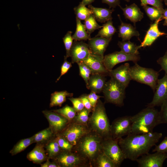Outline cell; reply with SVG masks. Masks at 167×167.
Listing matches in <instances>:
<instances>
[{
    "instance_id": "cell-1",
    "label": "cell",
    "mask_w": 167,
    "mask_h": 167,
    "mask_svg": "<svg viewBox=\"0 0 167 167\" xmlns=\"http://www.w3.org/2000/svg\"><path fill=\"white\" fill-rule=\"evenodd\" d=\"M162 133L152 132L145 134H131L118 141L125 159L136 161L140 156L148 153L150 149L157 143Z\"/></svg>"
},
{
    "instance_id": "cell-2",
    "label": "cell",
    "mask_w": 167,
    "mask_h": 167,
    "mask_svg": "<svg viewBox=\"0 0 167 167\" xmlns=\"http://www.w3.org/2000/svg\"><path fill=\"white\" fill-rule=\"evenodd\" d=\"M131 134L153 132L155 127L161 124L160 112L154 107H147L132 116Z\"/></svg>"
},
{
    "instance_id": "cell-3",
    "label": "cell",
    "mask_w": 167,
    "mask_h": 167,
    "mask_svg": "<svg viewBox=\"0 0 167 167\" xmlns=\"http://www.w3.org/2000/svg\"><path fill=\"white\" fill-rule=\"evenodd\" d=\"M103 139L100 135L91 131L80 139L72 151L86 158L91 167H93L96 158L102 151L101 143Z\"/></svg>"
},
{
    "instance_id": "cell-4",
    "label": "cell",
    "mask_w": 167,
    "mask_h": 167,
    "mask_svg": "<svg viewBox=\"0 0 167 167\" xmlns=\"http://www.w3.org/2000/svg\"><path fill=\"white\" fill-rule=\"evenodd\" d=\"M89 117L88 126L90 130L103 139L111 138L110 125L104 104L99 99Z\"/></svg>"
},
{
    "instance_id": "cell-5",
    "label": "cell",
    "mask_w": 167,
    "mask_h": 167,
    "mask_svg": "<svg viewBox=\"0 0 167 167\" xmlns=\"http://www.w3.org/2000/svg\"><path fill=\"white\" fill-rule=\"evenodd\" d=\"M126 88L111 78L106 82L102 91L105 103H112L120 107L123 106Z\"/></svg>"
},
{
    "instance_id": "cell-6",
    "label": "cell",
    "mask_w": 167,
    "mask_h": 167,
    "mask_svg": "<svg viewBox=\"0 0 167 167\" xmlns=\"http://www.w3.org/2000/svg\"><path fill=\"white\" fill-rule=\"evenodd\" d=\"M132 79L150 86L155 92L159 76V72L152 69L142 67L137 63L130 67Z\"/></svg>"
},
{
    "instance_id": "cell-7",
    "label": "cell",
    "mask_w": 167,
    "mask_h": 167,
    "mask_svg": "<svg viewBox=\"0 0 167 167\" xmlns=\"http://www.w3.org/2000/svg\"><path fill=\"white\" fill-rule=\"evenodd\" d=\"M52 160L60 167H91L87 160L73 151H62Z\"/></svg>"
},
{
    "instance_id": "cell-8",
    "label": "cell",
    "mask_w": 167,
    "mask_h": 167,
    "mask_svg": "<svg viewBox=\"0 0 167 167\" xmlns=\"http://www.w3.org/2000/svg\"><path fill=\"white\" fill-rule=\"evenodd\" d=\"M118 141L111 137L103 139L101 143L103 152L114 162L117 167L120 166L126 159Z\"/></svg>"
},
{
    "instance_id": "cell-9",
    "label": "cell",
    "mask_w": 167,
    "mask_h": 167,
    "mask_svg": "<svg viewBox=\"0 0 167 167\" xmlns=\"http://www.w3.org/2000/svg\"><path fill=\"white\" fill-rule=\"evenodd\" d=\"M132 124L131 116H125L116 118L110 125L112 137L119 140L123 136L130 134Z\"/></svg>"
},
{
    "instance_id": "cell-10",
    "label": "cell",
    "mask_w": 167,
    "mask_h": 167,
    "mask_svg": "<svg viewBox=\"0 0 167 167\" xmlns=\"http://www.w3.org/2000/svg\"><path fill=\"white\" fill-rule=\"evenodd\" d=\"M91 131L88 126L71 122L59 134L62 135L74 146L83 136Z\"/></svg>"
},
{
    "instance_id": "cell-11",
    "label": "cell",
    "mask_w": 167,
    "mask_h": 167,
    "mask_svg": "<svg viewBox=\"0 0 167 167\" xmlns=\"http://www.w3.org/2000/svg\"><path fill=\"white\" fill-rule=\"evenodd\" d=\"M140 59L139 55L128 54L120 51L105 55L104 57L103 62L105 68L109 72L118 64L129 61H132L135 63Z\"/></svg>"
},
{
    "instance_id": "cell-12",
    "label": "cell",
    "mask_w": 167,
    "mask_h": 167,
    "mask_svg": "<svg viewBox=\"0 0 167 167\" xmlns=\"http://www.w3.org/2000/svg\"><path fill=\"white\" fill-rule=\"evenodd\" d=\"M42 112L49 123V126L56 135L60 133L70 122L65 118L53 110H46Z\"/></svg>"
},
{
    "instance_id": "cell-13",
    "label": "cell",
    "mask_w": 167,
    "mask_h": 167,
    "mask_svg": "<svg viewBox=\"0 0 167 167\" xmlns=\"http://www.w3.org/2000/svg\"><path fill=\"white\" fill-rule=\"evenodd\" d=\"M167 159V153L156 152L144 155L136 161L140 167H162Z\"/></svg>"
},
{
    "instance_id": "cell-14",
    "label": "cell",
    "mask_w": 167,
    "mask_h": 167,
    "mask_svg": "<svg viewBox=\"0 0 167 167\" xmlns=\"http://www.w3.org/2000/svg\"><path fill=\"white\" fill-rule=\"evenodd\" d=\"M155 92L152 100L148 104L147 107L161 105L167 100V75L158 80Z\"/></svg>"
},
{
    "instance_id": "cell-15",
    "label": "cell",
    "mask_w": 167,
    "mask_h": 167,
    "mask_svg": "<svg viewBox=\"0 0 167 167\" xmlns=\"http://www.w3.org/2000/svg\"><path fill=\"white\" fill-rule=\"evenodd\" d=\"M91 53L88 44L83 41L74 40L70 52L71 63H77L84 61Z\"/></svg>"
},
{
    "instance_id": "cell-16",
    "label": "cell",
    "mask_w": 167,
    "mask_h": 167,
    "mask_svg": "<svg viewBox=\"0 0 167 167\" xmlns=\"http://www.w3.org/2000/svg\"><path fill=\"white\" fill-rule=\"evenodd\" d=\"M130 68L129 64L125 63L109 71V75L126 88L132 80Z\"/></svg>"
},
{
    "instance_id": "cell-17",
    "label": "cell",
    "mask_w": 167,
    "mask_h": 167,
    "mask_svg": "<svg viewBox=\"0 0 167 167\" xmlns=\"http://www.w3.org/2000/svg\"><path fill=\"white\" fill-rule=\"evenodd\" d=\"M104 57L91 53L88 58L81 61L91 70L92 74H100L109 75V72L105 68L103 62Z\"/></svg>"
},
{
    "instance_id": "cell-18",
    "label": "cell",
    "mask_w": 167,
    "mask_h": 167,
    "mask_svg": "<svg viewBox=\"0 0 167 167\" xmlns=\"http://www.w3.org/2000/svg\"><path fill=\"white\" fill-rule=\"evenodd\" d=\"M111 39L100 36L90 38L88 44L91 53L104 57V53Z\"/></svg>"
},
{
    "instance_id": "cell-19",
    "label": "cell",
    "mask_w": 167,
    "mask_h": 167,
    "mask_svg": "<svg viewBox=\"0 0 167 167\" xmlns=\"http://www.w3.org/2000/svg\"><path fill=\"white\" fill-rule=\"evenodd\" d=\"M160 19L150 24V27L147 32L143 42L139 45V49L151 46L156 39L160 36L167 35V34L160 31L158 28L159 22L162 20Z\"/></svg>"
},
{
    "instance_id": "cell-20",
    "label": "cell",
    "mask_w": 167,
    "mask_h": 167,
    "mask_svg": "<svg viewBox=\"0 0 167 167\" xmlns=\"http://www.w3.org/2000/svg\"><path fill=\"white\" fill-rule=\"evenodd\" d=\"M46 153L44 145L36 143L33 149L28 153L27 158L34 163L41 165L48 158Z\"/></svg>"
},
{
    "instance_id": "cell-21",
    "label": "cell",
    "mask_w": 167,
    "mask_h": 167,
    "mask_svg": "<svg viewBox=\"0 0 167 167\" xmlns=\"http://www.w3.org/2000/svg\"><path fill=\"white\" fill-rule=\"evenodd\" d=\"M119 6L122 11L125 18L133 23L135 26L136 22L140 21L143 17V13L135 3L129 6L126 5L124 8L120 5Z\"/></svg>"
},
{
    "instance_id": "cell-22",
    "label": "cell",
    "mask_w": 167,
    "mask_h": 167,
    "mask_svg": "<svg viewBox=\"0 0 167 167\" xmlns=\"http://www.w3.org/2000/svg\"><path fill=\"white\" fill-rule=\"evenodd\" d=\"M106 82L105 75L100 74H92L86 86L91 91L99 93L102 91Z\"/></svg>"
},
{
    "instance_id": "cell-23",
    "label": "cell",
    "mask_w": 167,
    "mask_h": 167,
    "mask_svg": "<svg viewBox=\"0 0 167 167\" xmlns=\"http://www.w3.org/2000/svg\"><path fill=\"white\" fill-rule=\"evenodd\" d=\"M118 15L121 22L118 26V36L122 38V41H129L134 36L139 37L140 34L135 28L130 24L123 22L120 15Z\"/></svg>"
},
{
    "instance_id": "cell-24",
    "label": "cell",
    "mask_w": 167,
    "mask_h": 167,
    "mask_svg": "<svg viewBox=\"0 0 167 167\" xmlns=\"http://www.w3.org/2000/svg\"><path fill=\"white\" fill-rule=\"evenodd\" d=\"M88 7L92 11V14L96 19L101 23H105L112 19V14L113 9L95 7L92 5H88Z\"/></svg>"
},
{
    "instance_id": "cell-25",
    "label": "cell",
    "mask_w": 167,
    "mask_h": 167,
    "mask_svg": "<svg viewBox=\"0 0 167 167\" xmlns=\"http://www.w3.org/2000/svg\"><path fill=\"white\" fill-rule=\"evenodd\" d=\"M56 136L51 128L49 126L33 135L34 143H41L45 145Z\"/></svg>"
},
{
    "instance_id": "cell-26",
    "label": "cell",
    "mask_w": 167,
    "mask_h": 167,
    "mask_svg": "<svg viewBox=\"0 0 167 167\" xmlns=\"http://www.w3.org/2000/svg\"><path fill=\"white\" fill-rule=\"evenodd\" d=\"M73 95V93L69 92L66 91L55 92L51 95L50 107L61 106L62 104L66 101L67 97H72Z\"/></svg>"
},
{
    "instance_id": "cell-27",
    "label": "cell",
    "mask_w": 167,
    "mask_h": 167,
    "mask_svg": "<svg viewBox=\"0 0 167 167\" xmlns=\"http://www.w3.org/2000/svg\"><path fill=\"white\" fill-rule=\"evenodd\" d=\"M76 29L75 31L72 36L74 40L83 41L89 40L91 38L90 35L87 32L85 25L83 24L81 20L76 18Z\"/></svg>"
},
{
    "instance_id": "cell-28",
    "label": "cell",
    "mask_w": 167,
    "mask_h": 167,
    "mask_svg": "<svg viewBox=\"0 0 167 167\" xmlns=\"http://www.w3.org/2000/svg\"><path fill=\"white\" fill-rule=\"evenodd\" d=\"M48 158L53 160L62 151L57 141L56 136L44 145Z\"/></svg>"
},
{
    "instance_id": "cell-29",
    "label": "cell",
    "mask_w": 167,
    "mask_h": 167,
    "mask_svg": "<svg viewBox=\"0 0 167 167\" xmlns=\"http://www.w3.org/2000/svg\"><path fill=\"white\" fill-rule=\"evenodd\" d=\"M33 135L30 137L21 139L18 141L10 151L12 156L15 155L26 149L31 144L34 143Z\"/></svg>"
},
{
    "instance_id": "cell-30",
    "label": "cell",
    "mask_w": 167,
    "mask_h": 167,
    "mask_svg": "<svg viewBox=\"0 0 167 167\" xmlns=\"http://www.w3.org/2000/svg\"><path fill=\"white\" fill-rule=\"evenodd\" d=\"M118 45L121 51L128 54L139 55V46L129 41H119Z\"/></svg>"
},
{
    "instance_id": "cell-31",
    "label": "cell",
    "mask_w": 167,
    "mask_h": 167,
    "mask_svg": "<svg viewBox=\"0 0 167 167\" xmlns=\"http://www.w3.org/2000/svg\"><path fill=\"white\" fill-rule=\"evenodd\" d=\"M116 31V29L113 25L112 19H110L103 25L102 27L95 36L112 38Z\"/></svg>"
},
{
    "instance_id": "cell-32",
    "label": "cell",
    "mask_w": 167,
    "mask_h": 167,
    "mask_svg": "<svg viewBox=\"0 0 167 167\" xmlns=\"http://www.w3.org/2000/svg\"><path fill=\"white\" fill-rule=\"evenodd\" d=\"M93 167H117V166L114 162L102 151L96 158L94 162Z\"/></svg>"
},
{
    "instance_id": "cell-33",
    "label": "cell",
    "mask_w": 167,
    "mask_h": 167,
    "mask_svg": "<svg viewBox=\"0 0 167 167\" xmlns=\"http://www.w3.org/2000/svg\"><path fill=\"white\" fill-rule=\"evenodd\" d=\"M53 110L65 118L70 122L73 120L77 113L73 107L67 105L61 109Z\"/></svg>"
},
{
    "instance_id": "cell-34",
    "label": "cell",
    "mask_w": 167,
    "mask_h": 167,
    "mask_svg": "<svg viewBox=\"0 0 167 167\" xmlns=\"http://www.w3.org/2000/svg\"><path fill=\"white\" fill-rule=\"evenodd\" d=\"M76 18L81 20H85L92 14L91 10L85 6L80 3L78 6L74 8Z\"/></svg>"
},
{
    "instance_id": "cell-35",
    "label": "cell",
    "mask_w": 167,
    "mask_h": 167,
    "mask_svg": "<svg viewBox=\"0 0 167 167\" xmlns=\"http://www.w3.org/2000/svg\"><path fill=\"white\" fill-rule=\"evenodd\" d=\"M90 113L89 111L84 108L81 111L77 113L75 117L72 122L79 124L88 126L90 117L89 115Z\"/></svg>"
},
{
    "instance_id": "cell-36",
    "label": "cell",
    "mask_w": 167,
    "mask_h": 167,
    "mask_svg": "<svg viewBox=\"0 0 167 167\" xmlns=\"http://www.w3.org/2000/svg\"><path fill=\"white\" fill-rule=\"evenodd\" d=\"M84 25L87 32L90 35L95 30L102 27V26L99 25L97 23L92 14L84 20Z\"/></svg>"
},
{
    "instance_id": "cell-37",
    "label": "cell",
    "mask_w": 167,
    "mask_h": 167,
    "mask_svg": "<svg viewBox=\"0 0 167 167\" xmlns=\"http://www.w3.org/2000/svg\"><path fill=\"white\" fill-rule=\"evenodd\" d=\"M143 8L151 20L156 21L160 19H162V11L157 8L154 7H150L147 5L143 6Z\"/></svg>"
},
{
    "instance_id": "cell-38",
    "label": "cell",
    "mask_w": 167,
    "mask_h": 167,
    "mask_svg": "<svg viewBox=\"0 0 167 167\" xmlns=\"http://www.w3.org/2000/svg\"><path fill=\"white\" fill-rule=\"evenodd\" d=\"M77 63L79 67L80 75L84 80L86 85L92 74V71L89 67L83 62H79Z\"/></svg>"
},
{
    "instance_id": "cell-39",
    "label": "cell",
    "mask_w": 167,
    "mask_h": 167,
    "mask_svg": "<svg viewBox=\"0 0 167 167\" xmlns=\"http://www.w3.org/2000/svg\"><path fill=\"white\" fill-rule=\"evenodd\" d=\"M56 138L62 151H72L74 146L60 134L56 135Z\"/></svg>"
},
{
    "instance_id": "cell-40",
    "label": "cell",
    "mask_w": 167,
    "mask_h": 167,
    "mask_svg": "<svg viewBox=\"0 0 167 167\" xmlns=\"http://www.w3.org/2000/svg\"><path fill=\"white\" fill-rule=\"evenodd\" d=\"M72 32L71 31H68L62 39L66 50L65 57L66 58L70 57V52L73 42Z\"/></svg>"
},
{
    "instance_id": "cell-41",
    "label": "cell",
    "mask_w": 167,
    "mask_h": 167,
    "mask_svg": "<svg viewBox=\"0 0 167 167\" xmlns=\"http://www.w3.org/2000/svg\"><path fill=\"white\" fill-rule=\"evenodd\" d=\"M163 0H140L141 6H143L148 4L155 7L162 12L164 9L162 4Z\"/></svg>"
},
{
    "instance_id": "cell-42",
    "label": "cell",
    "mask_w": 167,
    "mask_h": 167,
    "mask_svg": "<svg viewBox=\"0 0 167 167\" xmlns=\"http://www.w3.org/2000/svg\"><path fill=\"white\" fill-rule=\"evenodd\" d=\"M68 99L71 102L73 107L77 113L85 108L82 101L79 97L74 98L71 97H69Z\"/></svg>"
},
{
    "instance_id": "cell-43",
    "label": "cell",
    "mask_w": 167,
    "mask_h": 167,
    "mask_svg": "<svg viewBox=\"0 0 167 167\" xmlns=\"http://www.w3.org/2000/svg\"><path fill=\"white\" fill-rule=\"evenodd\" d=\"M160 112L161 123L167 124V100L161 105Z\"/></svg>"
},
{
    "instance_id": "cell-44",
    "label": "cell",
    "mask_w": 167,
    "mask_h": 167,
    "mask_svg": "<svg viewBox=\"0 0 167 167\" xmlns=\"http://www.w3.org/2000/svg\"><path fill=\"white\" fill-rule=\"evenodd\" d=\"M67 58L64 56V62L62 65L61 68L60 75L57 79L56 81V82L58 81L60 79L61 77L66 74L72 66V63L68 61L67 60Z\"/></svg>"
},
{
    "instance_id": "cell-45",
    "label": "cell",
    "mask_w": 167,
    "mask_h": 167,
    "mask_svg": "<svg viewBox=\"0 0 167 167\" xmlns=\"http://www.w3.org/2000/svg\"><path fill=\"white\" fill-rule=\"evenodd\" d=\"M153 152L167 153V136L165 137L159 144L156 145Z\"/></svg>"
},
{
    "instance_id": "cell-46",
    "label": "cell",
    "mask_w": 167,
    "mask_h": 167,
    "mask_svg": "<svg viewBox=\"0 0 167 167\" xmlns=\"http://www.w3.org/2000/svg\"><path fill=\"white\" fill-rule=\"evenodd\" d=\"M79 98L82 101L84 106V108L88 109L90 112H92L93 107L92 106L87 96V94H83L81 95Z\"/></svg>"
},
{
    "instance_id": "cell-47",
    "label": "cell",
    "mask_w": 167,
    "mask_h": 167,
    "mask_svg": "<svg viewBox=\"0 0 167 167\" xmlns=\"http://www.w3.org/2000/svg\"><path fill=\"white\" fill-rule=\"evenodd\" d=\"M157 62L161 66V70L165 71V74L167 75V50L165 54L159 58Z\"/></svg>"
},
{
    "instance_id": "cell-48",
    "label": "cell",
    "mask_w": 167,
    "mask_h": 167,
    "mask_svg": "<svg viewBox=\"0 0 167 167\" xmlns=\"http://www.w3.org/2000/svg\"><path fill=\"white\" fill-rule=\"evenodd\" d=\"M96 93L91 91L90 93L87 94L88 97L93 108L97 104L98 100L102 96L96 94Z\"/></svg>"
},
{
    "instance_id": "cell-49",
    "label": "cell",
    "mask_w": 167,
    "mask_h": 167,
    "mask_svg": "<svg viewBox=\"0 0 167 167\" xmlns=\"http://www.w3.org/2000/svg\"><path fill=\"white\" fill-rule=\"evenodd\" d=\"M120 0H102L103 3H105L109 5V8L113 9L117 6H120Z\"/></svg>"
},
{
    "instance_id": "cell-50",
    "label": "cell",
    "mask_w": 167,
    "mask_h": 167,
    "mask_svg": "<svg viewBox=\"0 0 167 167\" xmlns=\"http://www.w3.org/2000/svg\"><path fill=\"white\" fill-rule=\"evenodd\" d=\"M162 12V18L163 19H164L163 25L167 26V9H164Z\"/></svg>"
},
{
    "instance_id": "cell-51",
    "label": "cell",
    "mask_w": 167,
    "mask_h": 167,
    "mask_svg": "<svg viewBox=\"0 0 167 167\" xmlns=\"http://www.w3.org/2000/svg\"><path fill=\"white\" fill-rule=\"evenodd\" d=\"M95 0H82V2H80L79 3L86 6L91 4Z\"/></svg>"
},
{
    "instance_id": "cell-52",
    "label": "cell",
    "mask_w": 167,
    "mask_h": 167,
    "mask_svg": "<svg viewBox=\"0 0 167 167\" xmlns=\"http://www.w3.org/2000/svg\"><path fill=\"white\" fill-rule=\"evenodd\" d=\"M48 167H60L58 164L55 161H49Z\"/></svg>"
},
{
    "instance_id": "cell-53",
    "label": "cell",
    "mask_w": 167,
    "mask_h": 167,
    "mask_svg": "<svg viewBox=\"0 0 167 167\" xmlns=\"http://www.w3.org/2000/svg\"><path fill=\"white\" fill-rule=\"evenodd\" d=\"M49 159H48L46 161V162L43 164H41V167H48L49 163Z\"/></svg>"
},
{
    "instance_id": "cell-54",
    "label": "cell",
    "mask_w": 167,
    "mask_h": 167,
    "mask_svg": "<svg viewBox=\"0 0 167 167\" xmlns=\"http://www.w3.org/2000/svg\"><path fill=\"white\" fill-rule=\"evenodd\" d=\"M164 3H165V4L167 6V0H163Z\"/></svg>"
},
{
    "instance_id": "cell-55",
    "label": "cell",
    "mask_w": 167,
    "mask_h": 167,
    "mask_svg": "<svg viewBox=\"0 0 167 167\" xmlns=\"http://www.w3.org/2000/svg\"><path fill=\"white\" fill-rule=\"evenodd\" d=\"M125 0L127 2H129L130 1V0Z\"/></svg>"
},
{
    "instance_id": "cell-56",
    "label": "cell",
    "mask_w": 167,
    "mask_h": 167,
    "mask_svg": "<svg viewBox=\"0 0 167 167\" xmlns=\"http://www.w3.org/2000/svg\"><path fill=\"white\" fill-rule=\"evenodd\" d=\"M166 37H167V36H166Z\"/></svg>"
}]
</instances>
